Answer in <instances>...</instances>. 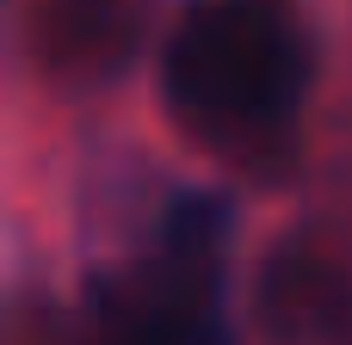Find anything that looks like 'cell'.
Returning a JSON list of instances; mask_svg holds the SVG:
<instances>
[{"label": "cell", "instance_id": "6da1fadb", "mask_svg": "<svg viewBox=\"0 0 352 345\" xmlns=\"http://www.w3.org/2000/svg\"><path fill=\"white\" fill-rule=\"evenodd\" d=\"M167 99L210 136L278 130L309 93V43L278 0H198L161 62Z\"/></svg>", "mask_w": 352, "mask_h": 345}]
</instances>
